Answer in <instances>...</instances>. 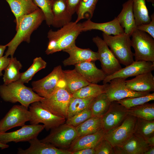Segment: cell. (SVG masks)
<instances>
[{
	"label": "cell",
	"mask_w": 154,
	"mask_h": 154,
	"mask_svg": "<svg viewBox=\"0 0 154 154\" xmlns=\"http://www.w3.org/2000/svg\"><path fill=\"white\" fill-rule=\"evenodd\" d=\"M30 144L29 147L23 150L18 149L19 154H72V152L67 149H60L52 144L41 142L37 137L29 141Z\"/></svg>",
	"instance_id": "cell-18"
},
{
	"label": "cell",
	"mask_w": 154,
	"mask_h": 154,
	"mask_svg": "<svg viewBox=\"0 0 154 154\" xmlns=\"http://www.w3.org/2000/svg\"><path fill=\"white\" fill-rule=\"evenodd\" d=\"M106 133L102 128L94 133L77 137L67 150L72 153L84 149L94 148L104 137Z\"/></svg>",
	"instance_id": "cell-23"
},
{
	"label": "cell",
	"mask_w": 154,
	"mask_h": 154,
	"mask_svg": "<svg viewBox=\"0 0 154 154\" xmlns=\"http://www.w3.org/2000/svg\"><path fill=\"white\" fill-rule=\"evenodd\" d=\"M72 154H95L94 148H87L73 152Z\"/></svg>",
	"instance_id": "cell-45"
},
{
	"label": "cell",
	"mask_w": 154,
	"mask_h": 154,
	"mask_svg": "<svg viewBox=\"0 0 154 154\" xmlns=\"http://www.w3.org/2000/svg\"><path fill=\"white\" fill-rule=\"evenodd\" d=\"M154 146H149L148 150L144 154H154Z\"/></svg>",
	"instance_id": "cell-48"
},
{
	"label": "cell",
	"mask_w": 154,
	"mask_h": 154,
	"mask_svg": "<svg viewBox=\"0 0 154 154\" xmlns=\"http://www.w3.org/2000/svg\"><path fill=\"white\" fill-rule=\"evenodd\" d=\"M125 83L127 88L134 91H154V77L151 72L139 74L131 80H125Z\"/></svg>",
	"instance_id": "cell-24"
},
{
	"label": "cell",
	"mask_w": 154,
	"mask_h": 154,
	"mask_svg": "<svg viewBox=\"0 0 154 154\" xmlns=\"http://www.w3.org/2000/svg\"><path fill=\"white\" fill-rule=\"evenodd\" d=\"M154 70V62L144 61H134L131 64L122 68L114 74L107 76L103 81V84L108 83L112 80L117 78L126 79L129 77L152 72Z\"/></svg>",
	"instance_id": "cell-15"
},
{
	"label": "cell",
	"mask_w": 154,
	"mask_h": 154,
	"mask_svg": "<svg viewBox=\"0 0 154 154\" xmlns=\"http://www.w3.org/2000/svg\"><path fill=\"white\" fill-rule=\"evenodd\" d=\"M32 89L39 96L48 98L59 88L65 87L63 70L61 65L54 68L48 75L32 83Z\"/></svg>",
	"instance_id": "cell-5"
},
{
	"label": "cell",
	"mask_w": 154,
	"mask_h": 154,
	"mask_svg": "<svg viewBox=\"0 0 154 154\" xmlns=\"http://www.w3.org/2000/svg\"><path fill=\"white\" fill-rule=\"evenodd\" d=\"M56 31L50 30L47 33L49 40L45 51L47 54L63 51L75 43L82 32V23L71 21Z\"/></svg>",
	"instance_id": "cell-2"
},
{
	"label": "cell",
	"mask_w": 154,
	"mask_h": 154,
	"mask_svg": "<svg viewBox=\"0 0 154 154\" xmlns=\"http://www.w3.org/2000/svg\"><path fill=\"white\" fill-rule=\"evenodd\" d=\"M47 65L46 62L41 57H37L33 60L32 65L25 72L21 73L19 79L17 82L24 84L28 83L34 75L41 70L45 68Z\"/></svg>",
	"instance_id": "cell-37"
},
{
	"label": "cell",
	"mask_w": 154,
	"mask_h": 154,
	"mask_svg": "<svg viewBox=\"0 0 154 154\" xmlns=\"http://www.w3.org/2000/svg\"><path fill=\"white\" fill-rule=\"evenodd\" d=\"M33 1L43 12L46 24L49 26L52 25L53 19L52 10V1L50 0H33Z\"/></svg>",
	"instance_id": "cell-39"
},
{
	"label": "cell",
	"mask_w": 154,
	"mask_h": 154,
	"mask_svg": "<svg viewBox=\"0 0 154 154\" xmlns=\"http://www.w3.org/2000/svg\"><path fill=\"white\" fill-rule=\"evenodd\" d=\"M15 17V23L20 17L31 14L40 8L33 0H5Z\"/></svg>",
	"instance_id": "cell-26"
},
{
	"label": "cell",
	"mask_w": 154,
	"mask_h": 154,
	"mask_svg": "<svg viewBox=\"0 0 154 154\" xmlns=\"http://www.w3.org/2000/svg\"><path fill=\"white\" fill-rule=\"evenodd\" d=\"M146 141L150 146H154V136L149 138Z\"/></svg>",
	"instance_id": "cell-46"
},
{
	"label": "cell",
	"mask_w": 154,
	"mask_h": 154,
	"mask_svg": "<svg viewBox=\"0 0 154 154\" xmlns=\"http://www.w3.org/2000/svg\"><path fill=\"white\" fill-rule=\"evenodd\" d=\"M149 146L145 139L134 133L124 143L114 147L115 154H144Z\"/></svg>",
	"instance_id": "cell-19"
},
{
	"label": "cell",
	"mask_w": 154,
	"mask_h": 154,
	"mask_svg": "<svg viewBox=\"0 0 154 154\" xmlns=\"http://www.w3.org/2000/svg\"><path fill=\"white\" fill-rule=\"evenodd\" d=\"M136 118L135 117L128 114L120 125L106 132L104 138L113 147L122 144L134 134Z\"/></svg>",
	"instance_id": "cell-10"
},
{
	"label": "cell",
	"mask_w": 154,
	"mask_h": 154,
	"mask_svg": "<svg viewBox=\"0 0 154 154\" xmlns=\"http://www.w3.org/2000/svg\"></svg>",
	"instance_id": "cell-52"
},
{
	"label": "cell",
	"mask_w": 154,
	"mask_h": 154,
	"mask_svg": "<svg viewBox=\"0 0 154 154\" xmlns=\"http://www.w3.org/2000/svg\"><path fill=\"white\" fill-rule=\"evenodd\" d=\"M98 0H80L76 12L77 18L75 22L78 23L84 19H91L93 15Z\"/></svg>",
	"instance_id": "cell-32"
},
{
	"label": "cell",
	"mask_w": 154,
	"mask_h": 154,
	"mask_svg": "<svg viewBox=\"0 0 154 154\" xmlns=\"http://www.w3.org/2000/svg\"><path fill=\"white\" fill-rule=\"evenodd\" d=\"M82 32L93 30L101 31L108 35H116L124 33V29L115 17L112 21L104 23L94 22L91 19H88L82 23Z\"/></svg>",
	"instance_id": "cell-21"
},
{
	"label": "cell",
	"mask_w": 154,
	"mask_h": 154,
	"mask_svg": "<svg viewBox=\"0 0 154 154\" xmlns=\"http://www.w3.org/2000/svg\"><path fill=\"white\" fill-rule=\"evenodd\" d=\"M127 109L117 101L111 102L108 110L101 117L102 129L106 132L120 125L128 115Z\"/></svg>",
	"instance_id": "cell-16"
},
{
	"label": "cell",
	"mask_w": 154,
	"mask_h": 154,
	"mask_svg": "<svg viewBox=\"0 0 154 154\" xmlns=\"http://www.w3.org/2000/svg\"><path fill=\"white\" fill-rule=\"evenodd\" d=\"M72 94L65 87L59 88L51 96L44 98L40 102L42 107L53 114L66 119Z\"/></svg>",
	"instance_id": "cell-7"
},
{
	"label": "cell",
	"mask_w": 154,
	"mask_h": 154,
	"mask_svg": "<svg viewBox=\"0 0 154 154\" xmlns=\"http://www.w3.org/2000/svg\"><path fill=\"white\" fill-rule=\"evenodd\" d=\"M52 10L53 27H61L71 21L72 16L68 11L65 0H52Z\"/></svg>",
	"instance_id": "cell-22"
},
{
	"label": "cell",
	"mask_w": 154,
	"mask_h": 154,
	"mask_svg": "<svg viewBox=\"0 0 154 154\" xmlns=\"http://www.w3.org/2000/svg\"><path fill=\"white\" fill-rule=\"evenodd\" d=\"M108 83L102 85L90 84L80 88L72 94L74 97L87 98L95 97L100 94L105 93Z\"/></svg>",
	"instance_id": "cell-35"
},
{
	"label": "cell",
	"mask_w": 154,
	"mask_h": 154,
	"mask_svg": "<svg viewBox=\"0 0 154 154\" xmlns=\"http://www.w3.org/2000/svg\"><path fill=\"white\" fill-rule=\"evenodd\" d=\"M95 154H115L114 147L104 137L95 147Z\"/></svg>",
	"instance_id": "cell-41"
},
{
	"label": "cell",
	"mask_w": 154,
	"mask_h": 154,
	"mask_svg": "<svg viewBox=\"0 0 154 154\" xmlns=\"http://www.w3.org/2000/svg\"><path fill=\"white\" fill-rule=\"evenodd\" d=\"M154 100V93L146 95L133 98H124L117 101L127 109L141 105Z\"/></svg>",
	"instance_id": "cell-38"
},
{
	"label": "cell",
	"mask_w": 154,
	"mask_h": 154,
	"mask_svg": "<svg viewBox=\"0 0 154 154\" xmlns=\"http://www.w3.org/2000/svg\"><path fill=\"white\" fill-rule=\"evenodd\" d=\"M151 21L148 23L141 24L136 27L137 29L148 34L154 38V14L151 16Z\"/></svg>",
	"instance_id": "cell-42"
},
{
	"label": "cell",
	"mask_w": 154,
	"mask_h": 154,
	"mask_svg": "<svg viewBox=\"0 0 154 154\" xmlns=\"http://www.w3.org/2000/svg\"><path fill=\"white\" fill-rule=\"evenodd\" d=\"M10 58L5 56L0 57V76L3 75L2 71L4 70L9 64Z\"/></svg>",
	"instance_id": "cell-44"
},
{
	"label": "cell",
	"mask_w": 154,
	"mask_h": 154,
	"mask_svg": "<svg viewBox=\"0 0 154 154\" xmlns=\"http://www.w3.org/2000/svg\"><path fill=\"white\" fill-rule=\"evenodd\" d=\"M7 47L5 45H0V57L3 56L4 52Z\"/></svg>",
	"instance_id": "cell-47"
},
{
	"label": "cell",
	"mask_w": 154,
	"mask_h": 154,
	"mask_svg": "<svg viewBox=\"0 0 154 154\" xmlns=\"http://www.w3.org/2000/svg\"><path fill=\"white\" fill-rule=\"evenodd\" d=\"M65 88L72 94L90 84L75 69L63 70Z\"/></svg>",
	"instance_id": "cell-27"
},
{
	"label": "cell",
	"mask_w": 154,
	"mask_h": 154,
	"mask_svg": "<svg viewBox=\"0 0 154 154\" xmlns=\"http://www.w3.org/2000/svg\"><path fill=\"white\" fill-rule=\"evenodd\" d=\"M131 36V46L134 50L135 61L154 62V40L147 33L135 28Z\"/></svg>",
	"instance_id": "cell-6"
},
{
	"label": "cell",
	"mask_w": 154,
	"mask_h": 154,
	"mask_svg": "<svg viewBox=\"0 0 154 154\" xmlns=\"http://www.w3.org/2000/svg\"><path fill=\"white\" fill-rule=\"evenodd\" d=\"M22 66L20 62L16 58L11 57L9 62L4 70L5 73L3 75L4 84H7L17 81L20 77L19 70Z\"/></svg>",
	"instance_id": "cell-31"
},
{
	"label": "cell",
	"mask_w": 154,
	"mask_h": 154,
	"mask_svg": "<svg viewBox=\"0 0 154 154\" xmlns=\"http://www.w3.org/2000/svg\"><path fill=\"white\" fill-rule=\"evenodd\" d=\"M9 146V145L7 144H3L0 143V148L2 149L8 148Z\"/></svg>",
	"instance_id": "cell-49"
},
{
	"label": "cell",
	"mask_w": 154,
	"mask_h": 154,
	"mask_svg": "<svg viewBox=\"0 0 154 154\" xmlns=\"http://www.w3.org/2000/svg\"><path fill=\"white\" fill-rule=\"evenodd\" d=\"M76 70L88 82L97 84L103 80L107 75L98 68L94 62H86L74 65Z\"/></svg>",
	"instance_id": "cell-20"
},
{
	"label": "cell",
	"mask_w": 154,
	"mask_h": 154,
	"mask_svg": "<svg viewBox=\"0 0 154 154\" xmlns=\"http://www.w3.org/2000/svg\"><path fill=\"white\" fill-rule=\"evenodd\" d=\"M50 0L51 1H52V0Z\"/></svg>",
	"instance_id": "cell-51"
},
{
	"label": "cell",
	"mask_w": 154,
	"mask_h": 154,
	"mask_svg": "<svg viewBox=\"0 0 154 154\" xmlns=\"http://www.w3.org/2000/svg\"><path fill=\"white\" fill-rule=\"evenodd\" d=\"M132 1L136 27L141 24L149 23L151 19L146 4V0Z\"/></svg>",
	"instance_id": "cell-29"
},
{
	"label": "cell",
	"mask_w": 154,
	"mask_h": 154,
	"mask_svg": "<svg viewBox=\"0 0 154 154\" xmlns=\"http://www.w3.org/2000/svg\"><path fill=\"white\" fill-rule=\"evenodd\" d=\"M68 53L69 57L64 60V66L74 65L86 62H95L99 59L98 52L89 48H82L76 46L75 43L63 50Z\"/></svg>",
	"instance_id": "cell-17"
},
{
	"label": "cell",
	"mask_w": 154,
	"mask_h": 154,
	"mask_svg": "<svg viewBox=\"0 0 154 154\" xmlns=\"http://www.w3.org/2000/svg\"><path fill=\"white\" fill-rule=\"evenodd\" d=\"M134 133L146 140L154 136V120H147L136 117Z\"/></svg>",
	"instance_id": "cell-33"
},
{
	"label": "cell",
	"mask_w": 154,
	"mask_h": 154,
	"mask_svg": "<svg viewBox=\"0 0 154 154\" xmlns=\"http://www.w3.org/2000/svg\"><path fill=\"white\" fill-rule=\"evenodd\" d=\"M67 5L68 11L72 16L76 12V10L80 0H65Z\"/></svg>",
	"instance_id": "cell-43"
},
{
	"label": "cell",
	"mask_w": 154,
	"mask_h": 154,
	"mask_svg": "<svg viewBox=\"0 0 154 154\" xmlns=\"http://www.w3.org/2000/svg\"><path fill=\"white\" fill-rule=\"evenodd\" d=\"M147 2H151L152 4L154 3V0H146Z\"/></svg>",
	"instance_id": "cell-50"
},
{
	"label": "cell",
	"mask_w": 154,
	"mask_h": 154,
	"mask_svg": "<svg viewBox=\"0 0 154 154\" xmlns=\"http://www.w3.org/2000/svg\"><path fill=\"white\" fill-rule=\"evenodd\" d=\"M75 127L78 137L94 133L102 128L101 117H91Z\"/></svg>",
	"instance_id": "cell-30"
},
{
	"label": "cell",
	"mask_w": 154,
	"mask_h": 154,
	"mask_svg": "<svg viewBox=\"0 0 154 154\" xmlns=\"http://www.w3.org/2000/svg\"><path fill=\"white\" fill-rule=\"evenodd\" d=\"M94 98H80L74 97L72 96L68 106L67 119L88 108Z\"/></svg>",
	"instance_id": "cell-36"
},
{
	"label": "cell",
	"mask_w": 154,
	"mask_h": 154,
	"mask_svg": "<svg viewBox=\"0 0 154 154\" xmlns=\"http://www.w3.org/2000/svg\"><path fill=\"white\" fill-rule=\"evenodd\" d=\"M28 109L22 105L13 106L0 121V133L18 126H22L30 121L31 114Z\"/></svg>",
	"instance_id": "cell-12"
},
{
	"label": "cell",
	"mask_w": 154,
	"mask_h": 154,
	"mask_svg": "<svg viewBox=\"0 0 154 154\" xmlns=\"http://www.w3.org/2000/svg\"><path fill=\"white\" fill-rule=\"evenodd\" d=\"M102 35L103 40L120 64L126 66L134 61L130 35L125 33L114 36Z\"/></svg>",
	"instance_id": "cell-4"
},
{
	"label": "cell",
	"mask_w": 154,
	"mask_h": 154,
	"mask_svg": "<svg viewBox=\"0 0 154 154\" xmlns=\"http://www.w3.org/2000/svg\"><path fill=\"white\" fill-rule=\"evenodd\" d=\"M0 96L5 102H19L27 109L32 103L40 101L44 98L35 93L32 88L17 81L0 85Z\"/></svg>",
	"instance_id": "cell-3"
},
{
	"label": "cell",
	"mask_w": 154,
	"mask_h": 154,
	"mask_svg": "<svg viewBox=\"0 0 154 154\" xmlns=\"http://www.w3.org/2000/svg\"><path fill=\"white\" fill-rule=\"evenodd\" d=\"M111 102L105 93L94 97L89 107L92 117H102L108 110Z\"/></svg>",
	"instance_id": "cell-28"
},
{
	"label": "cell",
	"mask_w": 154,
	"mask_h": 154,
	"mask_svg": "<svg viewBox=\"0 0 154 154\" xmlns=\"http://www.w3.org/2000/svg\"><path fill=\"white\" fill-rule=\"evenodd\" d=\"M44 128V125H25L16 131L0 133V143L7 144L11 142L17 143L29 141L37 137Z\"/></svg>",
	"instance_id": "cell-13"
},
{
	"label": "cell",
	"mask_w": 154,
	"mask_h": 154,
	"mask_svg": "<svg viewBox=\"0 0 154 154\" xmlns=\"http://www.w3.org/2000/svg\"><path fill=\"white\" fill-rule=\"evenodd\" d=\"M29 108L31 114V124L42 123L48 131L65 123L66 119L55 115L44 108L40 101L32 103Z\"/></svg>",
	"instance_id": "cell-9"
},
{
	"label": "cell",
	"mask_w": 154,
	"mask_h": 154,
	"mask_svg": "<svg viewBox=\"0 0 154 154\" xmlns=\"http://www.w3.org/2000/svg\"><path fill=\"white\" fill-rule=\"evenodd\" d=\"M91 117V112L88 108L67 119L65 123L76 127Z\"/></svg>",
	"instance_id": "cell-40"
},
{
	"label": "cell",
	"mask_w": 154,
	"mask_h": 154,
	"mask_svg": "<svg viewBox=\"0 0 154 154\" xmlns=\"http://www.w3.org/2000/svg\"><path fill=\"white\" fill-rule=\"evenodd\" d=\"M77 137L76 127L65 123L51 129L49 134L40 140L57 148L67 149Z\"/></svg>",
	"instance_id": "cell-8"
},
{
	"label": "cell",
	"mask_w": 154,
	"mask_h": 154,
	"mask_svg": "<svg viewBox=\"0 0 154 154\" xmlns=\"http://www.w3.org/2000/svg\"><path fill=\"white\" fill-rule=\"evenodd\" d=\"M98 48L99 60L101 63L102 69L107 76L112 75L122 68L103 39L97 36L92 39Z\"/></svg>",
	"instance_id": "cell-11"
},
{
	"label": "cell",
	"mask_w": 154,
	"mask_h": 154,
	"mask_svg": "<svg viewBox=\"0 0 154 154\" xmlns=\"http://www.w3.org/2000/svg\"><path fill=\"white\" fill-rule=\"evenodd\" d=\"M125 80L123 78H115L108 83L105 93L112 102L126 98L144 96L150 93L149 92H137L130 90L126 86Z\"/></svg>",
	"instance_id": "cell-14"
},
{
	"label": "cell",
	"mask_w": 154,
	"mask_h": 154,
	"mask_svg": "<svg viewBox=\"0 0 154 154\" xmlns=\"http://www.w3.org/2000/svg\"><path fill=\"white\" fill-rule=\"evenodd\" d=\"M128 114L147 120H154V104L146 102L127 109Z\"/></svg>",
	"instance_id": "cell-34"
},
{
	"label": "cell",
	"mask_w": 154,
	"mask_h": 154,
	"mask_svg": "<svg viewBox=\"0 0 154 154\" xmlns=\"http://www.w3.org/2000/svg\"><path fill=\"white\" fill-rule=\"evenodd\" d=\"M116 17L124 33L131 36L136 27L132 0H128L123 4L121 11Z\"/></svg>",
	"instance_id": "cell-25"
},
{
	"label": "cell",
	"mask_w": 154,
	"mask_h": 154,
	"mask_svg": "<svg viewBox=\"0 0 154 154\" xmlns=\"http://www.w3.org/2000/svg\"><path fill=\"white\" fill-rule=\"evenodd\" d=\"M44 20V15L40 9L31 14L19 17L16 23L17 33L11 40L5 45L8 48L4 56L7 57L9 56L13 57L21 43L25 42L29 43L32 34Z\"/></svg>",
	"instance_id": "cell-1"
}]
</instances>
